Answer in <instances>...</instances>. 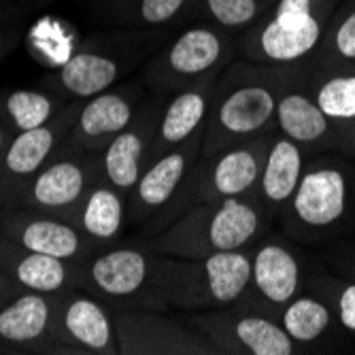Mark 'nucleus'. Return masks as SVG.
I'll return each mask as SVG.
<instances>
[{"label": "nucleus", "instance_id": "obj_2", "mask_svg": "<svg viewBox=\"0 0 355 355\" xmlns=\"http://www.w3.org/2000/svg\"><path fill=\"white\" fill-rule=\"evenodd\" d=\"M266 211L255 193L189 207L164 232L145 241L157 253L196 260L213 253L251 249L266 228Z\"/></svg>", "mask_w": 355, "mask_h": 355}, {"label": "nucleus", "instance_id": "obj_34", "mask_svg": "<svg viewBox=\"0 0 355 355\" xmlns=\"http://www.w3.org/2000/svg\"><path fill=\"white\" fill-rule=\"evenodd\" d=\"M13 289H17V287H13V283L9 281V277L5 275V270L0 268V300H3L5 296H9Z\"/></svg>", "mask_w": 355, "mask_h": 355}, {"label": "nucleus", "instance_id": "obj_8", "mask_svg": "<svg viewBox=\"0 0 355 355\" xmlns=\"http://www.w3.org/2000/svg\"><path fill=\"white\" fill-rule=\"evenodd\" d=\"M183 319L193 330H198L217 353L294 355L298 351V345L289 338L275 317L241 304L200 313H183Z\"/></svg>", "mask_w": 355, "mask_h": 355}, {"label": "nucleus", "instance_id": "obj_12", "mask_svg": "<svg viewBox=\"0 0 355 355\" xmlns=\"http://www.w3.org/2000/svg\"><path fill=\"white\" fill-rule=\"evenodd\" d=\"M79 109V103L67 105L45 125L21 130L9 141L0 155V187L9 202L19 200L28 181L49 162L58 145L69 139Z\"/></svg>", "mask_w": 355, "mask_h": 355}, {"label": "nucleus", "instance_id": "obj_26", "mask_svg": "<svg viewBox=\"0 0 355 355\" xmlns=\"http://www.w3.org/2000/svg\"><path fill=\"white\" fill-rule=\"evenodd\" d=\"M296 345H313L324 336L332 324V311L315 296L298 294L275 317Z\"/></svg>", "mask_w": 355, "mask_h": 355}, {"label": "nucleus", "instance_id": "obj_30", "mask_svg": "<svg viewBox=\"0 0 355 355\" xmlns=\"http://www.w3.org/2000/svg\"><path fill=\"white\" fill-rule=\"evenodd\" d=\"M30 51H35L37 58L43 60L41 64H51L55 69L73 58V47L67 30L49 17L37 21L35 28L30 30Z\"/></svg>", "mask_w": 355, "mask_h": 355}, {"label": "nucleus", "instance_id": "obj_24", "mask_svg": "<svg viewBox=\"0 0 355 355\" xmlns=\"http://www.w3.org/2000/svg\"><path fill=\"white\" fill-rule=\"evenodd\" d=\"M275 123L283 137L300 147L326 143L334 132V123L321 111L315 96L304 89H283L277 103Z\"/></svg>", "mask_w": 355, "mask_h": 355}, {"label": "nucleus", "instance_id": "obj_28", "mask_svg": "<svg viewBox=\"0 0 355 355\" xmlns=\"http://www.w3.org/2000/svg\"><path fill=\"white\" fill-rule=\"evenodd\" d=\"M313 96L334 125L355 123V73H336L326 77Z\"/></svg>", "mask_w": 355, "mask_h": 355}, {"label": "nucleus", "instance_id": "obj_6", "mask_svg": "<svg viewBox=\"0 0 355 355\" xmlns=\"http://www.w3.org/2000/svg\"><path fill=\"white\" fill-rule=\"evenodd\" d=\"M251 279V249L196 260L166 255V302L171 313H200L239 304Z\"/></svg>", "mask_w": 355, "mask_h": 355}, {"label": "nucleus", "instance_id": "obj_5", "mask_svg": "<svg viewBox=\"0 0 355 355\" xmlns=\"http://www.w3.org/2000/svg\"><path fill=\"white\" fill-rule=\"evenodd\" d=\"M241 53L239 35L215 21L200 19L185 26L157 51L145 69L153 96L168 98L175 92L209 75H219Z\"/></svg>", "mask_w": 355, "mask_h": 355}, {"label": "nucleus", "instance_id": "obj_14", "mask_svg": "<svg viewBox=\"0 0 355 355\" xmlns=\"http://www.w3.org/2000/svg\"><path fill=\"white\" fill-rule=\"evenodd\" d=\"M300 285L302 268L294 251L279 241L260 239L251 247V279L239 304L277 317L298 296Z\"/></svg>", "mask_w": 355, "mask_h": 355}, {"label": "nucleus", "instance_id": "obj_18", "mask_svg": "<svg viewBox=\"0 0 355 355\" xmlns=\"http://www.w3.org/2000/svg\"><path fill=\"white\" fill-rule=\"evenodd\" d=\"M145 103L141 83H128L117 89L96 94L81 105L73 130L67 139L69 147L101 153L121 130H125Z\"/></svg>", "mask_w": 355, "mask_h": 355}, {"label": "nucleus", "instance_id": "obj_10", "mask_svg": "<svg viewBox=\"0 0 355 355\" xmlns=\"http://www.w3.org/2000/svg\"><path fill=\"white\" fill-rule=\"evenodd\" d=\"M115 336L125 355H215V347L187 321L166 311H117Z\"/></svg>", "mask_w": 355, "mask_h": 355}, {"label": "nucleus", "instance_id": "obj_20", "mask_svg": "<svg viewBox=\"0 0 355 355\" xmlns=\"http://www.w3.org/2000/svg\"><path fill=\"white\" fill-rule=\"evenodd\" d=\"M219 75H209L168 96L157 121V130L149 149L147 164L157 159L159 155H164L166 151L175 149L177 145L185 143L196 132L205 130Z\"/></svg>", "mask_w": 355, "mask_h": 355}, {"label": "nucleus", "instance_id": "obj_7", "mask_svg": "<svg viewBox=\"0 0 355 355\" xmlns=\"http://www.w3.org/2000/svg\"><path fill=\"white\" fill-rule=\"evenodd\" d=\"M319 0H277L251 28L239 35L243 58L266 64L304 60L321 41Z\"/></svg>", "mask_w": 355, "mask_h": 355}, {"label": "nucleus", "instance_id": "obj_4", "mask_svg": "<svg viewBox=\"0 0 355 355\" xmlns=\"http://www.w3.org/2000/svg\"><path fill=\"white\" fill-rule=\"evenodd\" d=\"M268 145L270 135H262L225 147L209 157L200 155V159L189 171L177 198L162 215L147 225L143 234L149 239L164 232L177 217H181L193 205L251 196L257 187Z\"/></svg>", "mask_w": 355, "mask_h": 355}, {"label": "nucleus", "instance_id": "obj_21", "mask_svg": "<svg viewBox=\"0 0 355 355\" xmlns=\"http://www.w3.org/2000/svg\"><path fill=\"white\" fill-rule=\"evenodd\" d=\"M0 268L13 287L47 296H58L81 285V264L28 251L5 236H0Z\"/></svg>", "mask_w": 355, "mask_h": 355}, {"label": "nucleus", "instance_id": "obj_31", "mask_svg": "<svg viewBox=\"0 0 355 355\" xmlns=\"http://www.w3.org/2000/svg\"><path fill=\"white\" fill-rule=\"evenodd\" d=\"M198 0H135L132 15L145 28H175L196 13Z\"/></svg>", "mask_w": 355, "mask_h": 355}, {"label": "nucleus", "instance_id": "obj_16", "mask_svg": "<svg viewBox=\"0 0 355 355\" xmlns=\"http://www.w3.org/2000/svg\"><path fill=\"white\" fill-rule=\"evenodd\" d=\"M351 200V187L345 171L336 164H313L287 202V215L304 232H326L345 219Z\"/></svg>", "mask_w": 355, "mask_h": 355}, {"label": "nucleus", "instance_id": "obj_1", "mask_svg": "<svg viewBox=\"0 0 355 355\" xmlns=\"http://www.w3.org/2000/svg\"><path fill=\"white\" fill-rule=\"evenodd\" d=\"M277 67L283 64L236 58L221 71L205 125L202 157L268 135L279 96L287 87Z\"/></svg>", "mask_w": 355, "mask_h": 355}, {"label": "nucleus", "instance_id": "obj_36", "mask_svg": "<svg viewBox=\"0 0 355 355\" xmlns=\"http://www.w3.org/2000/svg\"><path fill=\"white\" fill-rule=\"evenodd\" d=\"M0 55H3V39H0Z\"/></svg>", "mask_w": 355, "mask_h": 355}, {"label": "nucleus", "instance_id": "obj_23", "mask_svg": "<svg viewBox=\"0 0 355 355\" xmlns=\"http://www.w3.org/2000/svg\"><path fill=\"white\" fill-rule=\"evenodd\" d=\"M94 243L107 245L115 241L125 223V196L103 179L94 183L79 205L67 215Z\"/></svg>", "mask_w": 355, "mask_h": 355}, {"label": "nucleus", "instance_id": "obj_35", "mask_svg": "<svg viewBox=\"0 0 355 355\" xmlns=\"http://www.w3.org/2000/svg\"><path fill=\"white\" fill-rule=\"evenodd\" d=\"M5 147H7V132H5V128L0 125V155H3Z\"/></svg>", "mask_w": 355, "mask_h": 355}, {"label": "nucleus", "instance_id": "obj_11", "mask_svg": "<svg viewBox=\"0 0 355 355\" xmlns=\"http://www.w3.org/2000/svg\"><path fill=\"white\" fill-rule=\"evenodd\" d=\"M101 179V157L96 159L89 151L75 149L73 155L49 159V164L28 181L17 202L30 211L67 217Z\"/></svg>", "mask_w": 355, "mask_h": 355}, {"label": "nucleus", "instance_id": "obj_25", "mask_svg": "<svg viewBox=\"0 0 355 355\" xmlns=\"http://www.w3.org/2000/svg\"><path fill=\"white\" fill-rule=\"evenodd\" d=\"M121 73L123 67L119 58L83 49L73 53L67 64H62L55 73V81L64 94H71L77 101H87L96 94L111 89Z\"/></svg>", "mask_w": 355, "mask_h": 355}, {"label": "nucleus", "instance_id": "obj_9", "mask_svg": "<svg viewBox=\"0 0 355 355\" xmlns=\"http://www.w3.org/2000/svg\"><path fill=\"white\" fill-rule=\"evenodd\" d=\"M202 137L205 130L196 132L143 168L137 185L125 196V223L145 230L168 209L181 191L189 171L202 155Z\"/></svg>", "mask_w": 355, "mask_h": 355}, {"label": "nucleus", "instance_id": "obj_17", "mask_svg": "<svg viewBox=\"0 0 355 355\" xmlns=\"http://www.w3.org/2000/svg\"><path fill=\"white\" fill-rule=\"evenodd\" d=\"M0 236L28 251L47 253L75 264H83L96 249H101L98 243L67 217L30 209L26 213H9L0 223Z\"/></svg>", "mask_w": 355, "mask_h": 355}, {"label": "nucleus", "instance_id": "obj_15", "mask_svg": "<svg viewBox=\"0 0 355 355\" xmlns=\"http://www.w3.org/2000/svg\"><path fill=\"white\" fill-rule=\"evenodd\" d=\"M58 296L13 289L0 300V351L60 353L55 340Z\"/></svg>", "mask_w": 355, "mask_h": 355}, {"label": "nucleus", "instance_id": "obj_13", "mask_svg": "<svg viewBox=\"0 0 355 355\" xmlns=\"http://www.w3.org/2000/svg\"><path fill=\"white\" fill-rule=\"evenodd\" d=\"M55 340L60 353H119L113 315L101 298L81 287L58 294Z\"/></svg>", "mask_w": 355, "mask_h": 355}, {"label": "nucleus", "instance_id": "obj_29", "mask_svg": "<svg viewBox=\"0 0 355 355\" xmlns=\"http://www.w3.org/2000/svg\"><path fill=\"white\" fill-rule=\"evenodd\" d=\"M58 113L55 101L37 89H15L5 98V115L15 130H32L45 125Z\"/></svg>", "mask_w": 355, "mask_h": 355}, {"label": "nucleus", "instance_id": "obj_22", "mask_svg": "<svg viewBox=\"0 0 355 355\" xmlns=\"http://www.w3.org/2000/svg\"><path fill=\"white\" fill-rule=\"evenodd\" d=\"M304 173V153L302 147L287 137H277L270 141L264 164L255 187V198L264 207L270 217L279 209L287 207Z\"/></svg>", "mask_w": 355, "mask_h": 355}, {"label": "nucleus", "instance_id": "obj_27", "mask_svg": "<svg viewBox=\"0 0 355 355\" xmlns=\"http://www.w3.org/2000/svg\"><path fill=\"white\" fill-rule=\"evenodd\" d=\"M268 3L275 5L277 0H198L196 11L202 19L241 35L268 11Z\"/></svg>", "mask_w": 355, "mask_h": 355}, {"label": "nucleus", "instance_id": "obj_19", "mask_svg": "<svg viewBox=\"0 0 355 355\" xmlns=\"http://www.w3.org/2000/svg\"><path fill=\"white\" fill-rule=\"evenodd\" d=\"M166 98L155 96L153 101H145L132 123L121 130L103 151H101V173L103 181L121 191L123 196L130 193L137 185L143 168L147 166L149 149L157 130V121L162 115Z\"/></svg>", "mask_w": 355, "mask_h": 355}, {"label": "nucleus", "instance_id": "obj_32", "mask_svg": "<svg viewBox=\"0 0 355 355\" xmlns=\"http://www.w3.org/2000/svg\"><path fill=\"white\" fill-rule=\"evenodd\" d=\"M332 47L345 62H355V9L347 13L334 30Z\"/></svg>", "mask_w": 355, "mask_h": 355}, {"label": "nucleus", "instance_id": "obj_33", "mask_svg": "<svg viewBox=\"0 0 355 355\" xmlns=\"http://www.w3.org/2000/svg\"><path fill=\"white\" fill-rule=\"evenodd\" d=\"M334 304H336V313H338L343 328L355 334V283L343 285L338 289Z\"/></svg>", "mask_w": 355, "mask_h": 355}, {"label": "nucleus", "instance_id": "obj_3", "mask_svg": "<svg viewBox=\"0 0 355 355\" xmlns=\"http://www.w3.org/2000/svg\"><path fill=\"white\" fill-rule=\"evenodd\" d=\"M81 289L117 311H168L166 255L145 243L96 249L81 264Z\"/></svg>", "mask_w": 355, "mask_h": 355}]
</instances>
